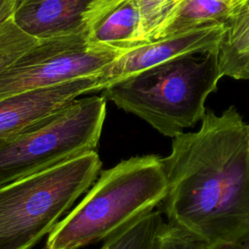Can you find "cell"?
Listing matches in <instances>:
<instances>
[{"label":"cell","mask_w":249,"mask_h":249,"mask_svg":"<svg viewBox=\"0 0 249 249\" xmlns=\"http://www.w3.org/2000/svg\"><path fill=\"white\" fill-rule=\"evenodd\" d=\"M122 53L90 46L87 33L39 40L0 74V99L98 75Z\"/></svg>","instance_id":"8992f818"},{"label":"cell","mask_w":249,"mask_h":249,"mask_svg":"<svg viewBox=\"0 0 249 249\" xmlns=\"http://www.w3.org/2000/svg\"><path fill=\"white\" fill-rule=\"evenodd\" d=\"M231 1H232V0H231Z\"/></svg>","instance_id":"44dd1931"},{"label":"cell","mask_w":249,"mask_h":249,"mask_svg":"<svg viewBox=\"0 0 249 249\" xmlns=\"http://www.w3.org/2000/svg\"><path fill=\"white\" fill-rule=\"evenodd\" d=\"M98 75L0 99V136L18 134L54 114L80 95L100 91Z\"/></svg>","instance_id":"ba28073f"},{"label":"cell","mask_w":249,"mask_h":249,"mask_svg":"<svg viewBox=\"0 0 249 249\" xmlns=\"http://www.w3.org/2000/svg\"><path fill=\"white\" fill-rule=\"evenodd\" d=\"M231 13V0H180L152 41L200 27L227 24Z\"/></svg>","instance_id":"8fae6325"},{"label":"cell","mask_w":249,"mask_h":249,"mask_svg":"<svg viewBox=\"0 0 249 249\" xmlns=\"http://www.w3.org/2000/svg\"><path fill=\"white\" fill-rule=\"evenodd\" d=\"M247 9H249V0H237L232 4L231 16L238 12H241L243 10H247Z\"/></svg>","instance_id":"d6986e66"},{"label":"cell","mask_w":249,"mask_h":249,"mask_svg":"<svg viewBox=\"0 0 249 249\" xmlns=\"http://www.w3.org/2000/svg\"><path fill=\"white\" fill-rule=\"evenodd\" d=\"M39 40L23 32L12 16L0 23V74Z\"/></svg>","instance_id":"5bb4252c"},{"label":"cell","mask_w":249,"mask_h":249,"mask_svg":"<svg viewBox=\"0 0 249 249\" xmlns=\"http://www.w3.org/2000/svg\"><path fill=\"white\" fill-rule=\"evenodd\" d=\"M218 62L224 76L249 79V9L232 15L218 47Z\"/></svg>","instance_id":"7c38bea8"},{"label":"cell","mask_w":249,"mask_h":249,"mask_svg":"<svg viewBox=\"0 0 249 249\" xmlns=\"http://www.w3.org/2000/svg\"><path fill=\"white\" fill-rule=\"evenodd\" d=\"M17 1L18 0H0V23L12 16Z\"/></svg>","instance_id":"e0dca14e"},{"label":"cell","mask_w":249,"mask_h":249,"mask_svg":"<svg viewBox=\"0 0 249 249\" xmlns=\"http://www.w3.org/2000/svg\"><path fill=\"white\" fill-rule=\"evenodd\" d=\"M208 249H249V233L245 237H243L242 239L234 243L220 245V246L208 248Z\"/></svg>","instance_id":"ac0fdd59"},{"label":"cell","mask_w":249,"mask_h":249,"mask_svg":"<svg viewBox=\"0 0 249 249\" xmlns=\"http://www.w3.org/2000/svg\"><path fill=\"white\" fill-rule=\"evenodd\" d=\"M160 210H153L115 235L106 239L100 249H157L159 234L164 225Z\"/></svg>","instance_id":"4fadbf2b"},{"label":"cell","mask_w":249,"mask_h":249,"mask_svg":"<svg viewBox=\"0 0 249 249\" xmlns=\"http://www.w3.org/2000/svg\"><path fill=\"white\" fill-rule=\"evenodd\" d=\"M157 249H208L183 231L164 223L158 238Z\"/></svg>","instance_id":"2e32d148"},{"label":"cell","mask_w":249,"mask_h":249,"mask_svg":"<svg viewBox=\"0 0 249 249\" xmlns=\"http://www.w3.org/2000/svg\"><path fill=\"white\" fill-rule=\"evenodd\" d=\"M96 0H18L12 18L37 40L87 33L86 16Z\"/></svg>","instance_id":"9c48e42d"},{"label":"cell","mask_w":249,"mask_h":249,"mask_svg":"<svg viewBox=\"0 0 249 249\" xmlns=\"http://www.w3.org/2000/svg\"><path fill=\"white\" fill-rule=\"evenodd\" d=\"M102 95L76 98L0 145V187L96 151L106 119Z\"/></svg>","instance_id":"5b68a950"},{"label":"cell","mask_w":249,"mask_h":249,"mask_svg":"<svg viewBox=\"0 0 249 249\" xmlns=\"http://www.w3.org/2000/svg\"><path fill=\"white\" fill-rule=\"evenodd\" d=\"M88 152L0 187V249H32L86 194L101 171Z\"/></svg>","instance_id":"277c9868"},{"label":"cell","mask_w":249,"mask_h":249,"mask_svg":"<svg viewBox=\"0 0 249 249\" xmlns=\"http://www.w3.org/2000/svg\"><path fill=\"white\" fill-rule=\"evenodd\" d=\"M13 136V135H12ZM12 136H0V145L5 141V140H7L8 138H10V137H12Z\"/></svg>","instance_id":"ffe728a7"},{"label":"cell","mask_w":249,"mask_h":249,"mask_svg":"<svg viewBox=\"0 0 249 249\" xmlns=\"http://www.w3.org/2000/svg\"><path fill=\"white\" fill-rule=\"evenodd\" d=\"M222 77L217 49L175 57L102 91L118 108L173 138L203 119L205 100L217 90Z\"/></svg>","instance_id":"3957f363"},{"label":"cell","mask_w":249,"mask_h":249,"mask_svg":"<svg viewBox=\"0 0 249 249\" xmlns=\"http://www.w3.org/2000/svg\"><path fill=\"white\" fill-rule=\"evenodd\" d=\"M226 31V24L210 25L188 32L155 40L120 54L106 65L98 75L100 90L175 57L217 50Z\"/></svg>","instance_id":"52a82bcc"},{"label":"cell","mask_w":249,"mask_h":249,"mask_svg":"<svg viewBox=\"0 0 249 249\" xmlns=\"http://www.w3.org/2000/svg\"><path fill=\"white\" fill-rule=\"evenodd\" d=\"M90 46L124 53L142 45L137 0H96L86 16Z\"/></svg>","instance_id":"30bf717a"},{"label":"cell","mask_w":249,"mask_h":249,"mask_svg":"<svg viewBox=\"0 0 249 249\" xmlns=\"http://www.w3.org/2000/svg\"><path fill=\"white\" fill-rule=\"evenodd\" d=\"M167 186L163 160L158 155L131 157L101 170L47 235L44 249H79L105 241L159 206Z\"/></svg>","instance_id":"7a4b0ae2"},{"label":"cell","mask_w":249,"mask_h":249,"mask_svg":"<svg viewBox=\"0 0 249 249\" xmlns=\"http://www.w3.org/2000/svg\"><path fill=\"white\" fill-rule=\"evenodd\" d=\"M141 15L142 45L151 42L180 0H137Z\"/></svg>","instance_id":"9a60e30c"},{"label":"cell","mask_w":249,"mask_h":249,"mask_svg":"<svg viewBox=\"0 0 249 249\" xmlns=\"http://www.w3.org/2000/svg\"><path fill=\"white\" fill-rule=\"evenodd\" d=\"M162 160L168 186L159 206L168 224L208 248L249 233V125L235 106L206 111Z\"/></svg>","instance_id":"6da1fadb"}]
</instances>
